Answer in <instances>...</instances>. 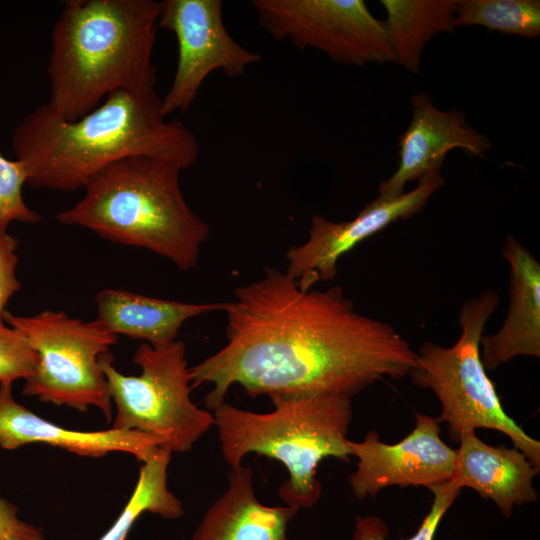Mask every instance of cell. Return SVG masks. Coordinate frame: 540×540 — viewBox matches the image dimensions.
I'll return each instance as SVG.
<instances>
[{
  "label": "cell",
  "mask_w": 540,
  "mask_h": 540,
  "mask_svg": "<svg viewBox=\"0 0 540 540\" xmlns=\"http://www.w3.org/2000/svg\"><path fill=\"white\" fill-rule=\"evenodd\" d=\"M2 316L38 356L35 372L25 379L24 395L80 412L96 407L107 421L112 420V401L99 358L117 342V335L96 320L84 322L61 311L25 317L5 310Z\"/></svg>",
  "instance_id": "obj_8"
},
{
  "label": "cell",
  "mask_w": 540,
  "mask_h": 540,
  "mask_svg": "<svg viewBox=\"0 0 540 540\" xmlns=\"http://www.w3.org/2000/svg\"><path fill=\"white\" fill-rule=\"evenodd\" d=\"M18 241L7 232L0 233V314L10 298L21 288L16 277Z\"/></svg>",
  "instance_id": "obj_25"
},
{
  "label": "cell",
  "mask_w": 540,
  "mask_h": 540,
  "mask_svg": "<svg viewBox=\"0 0 540 540\" xmlns=\"http://www.w3.org/2000/svg\"><path fill=\"white\" fill-rule=\"evenodd\" d=\"M433 494L432 504L417 531L409 538L400 540H434L437 529L461 489L451 481L430 489ZM389 529L378 516L358 515L355 518L352 540H389Z\"/></svg>",
  "instance_id": "obj_22"
},
{
  "label": "cell",
  "mask_w": 540,
  "mask_h": 540,
  "mask_svg": "<svg viewBox=\"0 0 540 540\" xmlns=\"http://www.w3.org/2000/svg\"><path fill=\"white\" fill-rule=\"evenodd\" d=\"M499 301L491 288L465 301L458 340L449 347L424 342L409 375L416 386L436 395L441 405L437 419L447 424L453 441L478 428L499 431L540 468V442L506 413L481 358L480 340Z\"/></svg>",
  "instance_id": "obj_6"
},
{
  "label": "cell",
  "mask_w": 540,
  "mask_h": 540,
  "mask_svg": "<svg viewBox=\"0 0 540 540\" xmlns=\"http://www.w3.org/2000/svg\"><path fill=\"white\" fill-rule=\"evenodd\" d=\"M412 119L399 138V163L395 172L379 184V195L394 197L407 183L441 172L446 154L453 149L483 157L491 149L489 138L472 127L460 110L438 109L429 94L411 97Z\"/></svg>",
  "instance_id": "obj_13"
},
{
  "label": "cell",
  "mask_w": 540,
  "mask_h": 540,
  "mask_svg": "<svg viewBox=\"0 0 540 540\" xmlns=\"http://www.w3.org/2000/svg\"><path fill=\"white\" fill-rule=\"evenodd\" d=\"M273 409L258 413L226 401L213 410L222 457L230 468L255 453L280 462L288 479L278 489L285 505L314 506L322 486V460L349 461L348 432L352 398L330 394H295L269 398Z\"/></svg>",
  "instance_id": "obj_5"
},
{
  "label": "cell",
  "mask_w": 540,
  "mask_h": 540,
  "mask_svg": "<svg viewBox=\"0 0 540 540\" xmlns=\"http://www.w3.org/2000/svg\"><path fill=\"white\" fill-rule=\"evenodd\" d=\"M185 344L153 347L143 342L133 356L139 375H125L109 352L99 358L109 396L116 406L112 428L153 435L172 453H184L214 426L209 410L191 399Z\"/></svg>",
  "instance_id": "obj_7"
},
{
  "label": "cell",
  "mask_w": 540,
  "mask_h": 540,
  "mask_svg": "<svg viewBox=\"0 0 540 540\" xmlns=\"http://www.w3.org/2000/svg\"><path fill=\"white\" fill-rule=\"evenodd\" d=\"M159 27L173 33L178 46L175 74L162 98L165 117L188 111L212 72L241 77L261 60L230 35L220 0H163Z\"/></svg>",
  "instance_id": "obj_10"
},
{
  "label": "cell",
  "mask_w": 540,
  "mask_h": 540,
  "mask_svg": "<svg viewBox=\"0 0 540 540\" xmlns=\"http://www.w3.org/2000/svg\"><path fill=\"white\" fill-rule=\"evenodd\" d=\"M458 0H381L387 13L385 27L396 61L417 74L425 45L439 33L455 27Z\"/></svg>",
  "instance_id": "obj_19"
},
{
  "label": "cell",
  "mask_w": 540,
  "mask_h": 540,
  "mask_svg": "<svg viewBox=\"0 0 540 540\" xmlns=\"http://www.w3.org/2000/svg\"><path fill=\"white\" fill-rule=\"evenodd\" d=\"M0 540H45L42 531L18 517V508L0 494Z\"/></svg>",
  "instance_id": "obj_26"
},
{
  "label": "cell",
  "mask_w": 540,
  "mask_h": 540,
  "mask_svg": "<svg viewBox=\"0 0 540 540\" xmlns=\"http://www.w3.org/2000/svg\"><path fill=\"white\" fill-rule=\"evenodd\" d=\"M161 1L69 0L51 33L47 105L67 121L116 91L155 90Z\"/></svg>",
  "instance_id": "obj_3"
},
{
  "label": "cell",
  "mask_w": 540,
  "mask_h": 540,
  "mask_svg": "<svg viewBox=\"0 0 540 540\" xmlns=\"http://www.w3.org/2000/svg\"><path fill=\"white\" fill-rule=\"evenodd\" d=\"M31 443H44L87 457L124 452L141 463L150 459L163 445L159 438L134 430L65 429L17 403L12 394V383H0V447L15 450Z\"/></svg>",
  "instance_id": "obj_14"
},
{
  "label": "cell",
  "mask_w": 540,
  "mask_h": 540,
  "mask_svg": "<svg viewBox=\"0 0 540 540\" xmlns=\"http://www.w3.org/2000/svg\"><path fill=\"white\" fill-rule=\"evenodd\" d=\"M259 25L273 39L313 48L339 64L394 63L384 21L363 0H254Z\"/></svg>",
  "instance_id": "obj_9"
},
{
  "label": "cell",
  "mask_w": 540,
  "mask_h": 540,
  "mask_svg": "<svg viewBox=\"0 0 540 540\" xmlns=\"http://www.w3.org/2000/svg\"><path fill=\"white\" fill-rule=\"evenodd\" d=\"M502 256L509 266V306L500 329L480 340L488 370L518 356L540 357V264L513 235L506 237Z\"/></svg>",
  "instance_id": "obj_15"
},
{
  "label": "cell",
  "mask_w": 540,
  "mask_h": 540,
  "mask_svg": "<svg viewBox=\"0 0 540 540\" xmlns=\"http://www.w3.org/2000/svg\"><path fill=\"white\" fill-rule=\"evenodd\" d=\"M27 181L24 164L0 153V233L7 232L12 221L34 224L41 220L40 214L24 202L22 188Z\"/></svg>",
  "instance_id": "obj_23"
},
{
  "label": "cell",
  "mask_w": 540,
  "mask_h": 540,
  "mask_svg": "<svg viewBox=\"0 0 540 540\" xmlns=\"http://www.w3.org/2000/svg\"><path fill=\"white\" fill-rule=\"evenodd\" d=\"M12 145L28 172L27 184L57 191L83 189L93 175L125 157H153L184 170L200 151L182 121L166 120L156 90L116 91L74 121L45 103L23 118Z\"/></svg>",
  "instance_id": "obj_2"
},
{
  "label": "cell",
  "mask_w": 540,
  "mask_h": 540,
  "mask_svg": "<svg viewBox=\"0 0 540 540\" xmlns=\"http://www.w3.org/2000/svg\"><path fill=\"white\" fill-rule=\"evenodd\" d=\"M299 510L263 504L253 470L241 464L230 468L226 490L205 511L191 540H289L288 527Z\"/></svg>",
  "instance_id": "obj_17"
},
{
  "label": "cell",
  "mask_w": 540,
  "mask_h": 540,
  "mask_svg": "<svg viewBox=\"0 0 540 540\" xmlns=\"http://www.w3.org/2000/svg\"><path fill=\"white\" fill-rule=\"evenodd\" d=\"M181 171L153 157L122 158L93 175L83 198L57 219L115 243L145 248L189 271L198 263L210 227L187 203Z\"/></svg>",
  "instance_id": "obj_4"
},
{
  "label": "cell",
  "mask_w": 540,
  "mask_h": 540,
  "mask_svg": "<svg viewBox=\"0 0 540 540\" xmlns=\"http://www.w3.org/2000/svg\"><path fill=\"white\" fill-rule=\"evenodd\" d=\"M96 304L95 320L104 329L115 335L142 339L153 347L175 341L187 320L223 308V302L186 303L115 289L100 291Z\"/></svg>",
  "instance_id": "obj_18"
},
{
  "label": "cell",
  "mask_w": 540,
  "mask_h": 540,
  "mask_svg": "<svg viewBox=\"0 0 540 540\" xmlns=\"http://www.w3.org/2000/svg\"><path fill=\"white\" fill-rule=\"evenodd\" d=\"M414 419L412 431L394 444L381 441L373 430L359 442L348 440L350 456L357 459L348 481L357 499L375 497L392 486L430 490L452 480L456 449L442 440L437 417L415 413Z\"/></svg>",
  "instance_id": "obj_12"
},
{
  "label": "cell",
  "mask_w": 540,
  "mask_h": 540,
  "mask_svg": "<svg viewBox=\"0 0 540 540\" xmlns=\"http://www.w3.org/2000/svg\"><path fill=\"white\" fill-rule=\"evenodd\" d=\"M443 185L441 172L430 173L418 180L416 188L401 195H378L351 220L334 222L315 214L307 239L287 250L285 273L305 291L333 280L342 256L389 225L418 214Z\"/></svg>",
  "instance_id": "obj_11"
},
{
  "label": "cell",
  "mask_w": 540,
  "mask_h": 540,
  "mask_svg": "<svg viewBox=\"0 0 540 540\" xmlns=\"http://www.w3.org/2000/svg\"><path fill=\"white\" fill-rule=\"evenodd\" d=\"M471 25L524 38H537L540 35V1L458 0L455 27Z\"/></svg>",
  "instance_id": "obj_21"
},
{
  "label": "cell",
  "mask_w": 540,
  "mask_h": 540,
  "mask_svg": "<svg viewBox=\"0 0 540 540\" xmlns=\"http://www.w3.org/2000/svg\"><path fill=\"white\" fill-rule=\"evenodd\" d=\"M458 443L451 480L456 487L470 488L492 500L505 518L511 517L515 507L537 501L533 481L540 468L522 451L487 444L475 431L461 435Z\"/></svg>",
  "instance_id": "obj_16"
},
{
  "label": "cell",
  "mask_w": 540,
  "mask_h": 540,
  "mask_svg": "<svg viewBox=\"0 0 540 540\" xmlns=\"http://www.w3.org/2000/svg\"><path fill=\"white\" fill-rule=\"evenodd\" d=\"M172 452L160 447L143 462L134 491L125 508L109 530L99 540H126L127 535L145 512L164 519H178L184 514L183 504L168 488V467Z\"/></svg>",
  "instance_id": "obj_20"
},
{
  "label": "cell",
  "mask_w": 540,
  "mask_h": 540,
  "mask_svg": "<svg viewBox=\"0 0 540 540\" xmlns=\"http://www.w3.org/2000/svg\"><path fill=\"white\" fill-rule=\"evenodd\" d=\"M226 343L189 368L191 387L209 385L214 410L230 388L251 397L330 394L352 398L385 378L400 380L417 353L393 325L359 313L341 286L302 290L265 267L223 302Z\"/></svg>",
  "instance_id": "obj_1"
},
{
  "label": "cell",
  "mask_w": 540,
  "mask_h": 540,
  "mask_svg": "<svg viewBox=\"0 0 540 540\" xmlns=\"http://www.w3.org/2000/svg\"><path fill=\"white\" fill-rule=\"evenodd\" d=\"M38 356L24 335L0 314V383L26 379L37 367Z\"/></svg>",
  "instance_id": "obj_24"
}]
</instances>
